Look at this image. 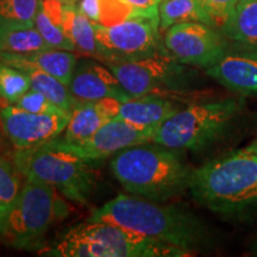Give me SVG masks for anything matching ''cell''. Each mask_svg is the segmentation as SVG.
Returning <instances> with one entry per match:
<instances>
[{
	"label": "cell",
	"mask_w": 257,
	"mask_h": 257,
	"mask_svg": "<svg viewBox=\"0 0 257 257\" xmlns=\"http://www.w3.org/2000/svg\"><path fill=\"white\" fill-rule=\"evenodd\" d=\"M110 168L128 193L157 202L179 197L189 189L193 173L173 149L149 143L114 154Z\"/></svg>",
	"instance_id": "obj_1"
},
{
	"label": "cell",
	"mask_w": 257,
	"mask_h": 257,
	"mask_svg": "<svg viewBox=\"0 0 257 257\" xmlns=\"http://www.w3.org/2000/svg\"><path fill=\"white\" fill-rule=\"evenodd\" d=\"M189 191L204 207L237 214L257 207V155L248 148L206 163L192 173Z\"/></svg>",
	"instance_id": "obj_2"
},
{
	"label": "cell",
	"mask_w": 257,
	"mask_h": 257,
	"mask_svg": "<svg viewBox=\"0 0 257 257\" xmlns=\"http://www.w3.org/2000/svg\"><path fill=\"white\" fill-rule=\"evenodd\" d=\"M88 221H105L126 227L159 242L191 252L204 237L201 224L192 214L162 206L144 198L119 194L98 208Z\"/></svg>",
	"instance_id": "obj_3"
},
{
	"label": "cell",
	"mask_w": 257,
	"mask_h": 257,
	"mask_svg": "<svg viewBox=\"0 0 257 257\" xmlns=\"http://www.w3.org/2000/svg\"><path fill=\"white\" fill-rule=\"evenodd\" d=\"M46 255L60 257L188 256L178 246L148 238L117 224L86 221L73 227Z\"/></svg>",
	"instance_id": "obj_4"
},
{
	"label": "cell",
	"mask_w": 257,
	"mask_h": 257,
	"mask_svg": "<svg viewBox=\"0 0 257 257\" xmlns=\"http://www.w3.org/2000/svg\"><path fill=\"white\" fill-rule=\"evenodd\" d=\"M67 214L57 189L40 180L27 179L6 214L0 230L5 245L22 250H41L48 231Z\"/></svg>",
	"instance_id": "obj_5"
},
{
	"label": "cell",
	"mask_w": 257,
	"mask_h": 257,
	"mask_svg": "<svg viewBox=\"0 0 257 257\" xmlns=\"http://www.w3.org/2000/svg\"><path fill=\"white\" fill-rule=\"evenodd\" d=\"M14 163L27 179L53 186L69 200L86 204L95 186L93 163L48 142L43 146L17 149Z\"/></svg>",
	"instance_id": "obj_6"
},
{
	"label": "cell",
	"mask_w": 257,
	"mask_h": 257,
	"mask_svg": "<svg viewBox=\"0 0 257 257\" xmlns=\"http://www.w3.org/2000/svg\"><path fill=\"white\" fill-rule=\"evenodd\" d=\"M239 110L236 99L191 104L157 128L153 143L173 150H199L216 141Z\"/></svg>",
	"instance_id": "obj_7"
},
{
	"label": "cell",
	"mask_w": 257,
	"mask_h": 257,
	"mask_svg": "<svg viewBox=\"0 0 257 257\" xmlns=\"http://www.w3.org/2000/svg\"><path fill=\"white\" fill-rule=\"evenodd\" d=\"M123 88L131 96L146 94L162 95L180 101L186 91L182 89L187 69L168 51L121 62H104Z\"/></svg>",
	"instance_id": "obj_8"
},
{
	"label": "cell",
	"mask_w": 257,
	"mask_h": 257,
	"mask_svg": "<svg viewBox=\"0 0 257 257\" xmlns=\"http://www.w3.org/2000/svg\"><path fill=\"white\" fill-rule=\"evenodd\" d=\"M95 38L102 62H121L166 53L160 19L138 16L112 27L94 23Z\"/></svg>",
	"instance_id": "obj_9"
},
{
	"label": "cell",
	"mask_w": 257,
	"mask_h": 257,
	"mask_svg": "<svg viewBox=\"0 0 257 257\" xmlns=\"http://www.w3.org/2000/svg\"><path fill=\"white\" fill-rule=\"evenodd\" d=\"M163 43L178 62L210 68L226 54V42L212 25L200 22L175 24L165 31Z\"/></svg>",
	"instance_id": "obj_10"
},
{
	"label": "cell",
	"mask_w": 257,
	"mask_h": 257,
	"mask_svg": "<svg viewBox=\"0 0 257 257\" xmlns=\"http://www.w3.org/2000/svg\"><path fill=\"white\" fill-rule=\"evenodd\" d=\"M70 115L32 113L0 99V126L16 149L40 147L60 137Z\"/></svg>",
	"instance_id": "obj_11"
},
{
	"label": "cell",
	"mask_w": 257,
	"mask_h": 257,
	"mask_svg": "<svg viewBox=\"0 0 257 257\" xmlns=\"http://www.w3.org/2000/svg\"><path fill=\"white\" fill-rule=\"evenodd\" d=\"M157 128H146L133 125L127 121L113 118L99 128L88 140L79 143H67L60 138L50 141L51 144L75 154L86 162L94 163L106 157L137 146L152 143Z\"/></svg>",
	"instance_id": "obj_12"
},
{
	"label": "cell",
	"mask_w": 257,
	"mask_h": 257,
	"mask_svg": "<svg viewBox=\"0 0 257 257\" xmlns=\"http://www.w3.org/2000/svg\"><path fill=\"white\" fill-rule=\"evenodd\" d=\"M69 91L76 101H99L104 99L125 101L133 98L123 88L113 72L106 64L104 66L92 57L78 60Z\"/></svg>",
	"instance_id": "obj_13"
},
{
	"label": "cell",
	"mask_w": 257,
	"mask_h": 257,
	"mask_svg": "<svg viewBox=\"0 0 257 257\" xmlns=\"http://www.w3.org/2000/svg\"><path fill=\"white\" fill-rule=\"evenodd\" d=\"M232 51L206 69L208 76L242 95H257V49Z\"/></svg>",
	"instance_id": "obj_14"
},
{
	"label": "cell",
	"mask_w": 257,
	"mask_h": 257,
	"mask_svg": "<svg viewBox=\"0 0 257 257\" xmlns=\"http://www.w3.org/2000/svg\"><path fill=\"white\" fill-rule=\"evenodd\" d=\"M120 102L117 99L99 101H76L61 141L79 143L88 140L108 120L117 117Z\"/></svg>",
	"instance_id": "obj_15"
},
{
	"label": "cell",
	"mask_w": 257,
	"mask_h": 257,
	"mask_svg": "<svg viewBox=\"0 0 257 257\" xmlns=\"http://www.w3.org/2000/svg\"><path fill=\"white\" fill-rule=\"evenodd\" d=\"M180 108L179 101L162 95L133 96L120 102L118 119L146 128H159Z\"/></svg>",
	"instance_id": "obj_16"
},
{
	"label": "cell",
	"mask_w": 257,
	"mask_h": 257,
	"mask_svg": "<svg viewBox=\"0 0 257 257\" xmlns=\"http://www.w3.org/2000/svg\"><path fill=\"white\" fill-rule=\"evenodd\" d=\"M78 55L74 51L47 49L32 54H9L0 51V61L11 64L16 68L30 67L55 76L69 87L74 68L78 63Z\"/></svg>",
	"instance_id": "obj_17"
},
{
	"label": "cell",
	"mask_w": 257,
	"mask_h": 257,
	"mask_svg": "<svg viewBox=\"0 0 257 257\" xmlns=\"http://www.w3.org/2000/svg\"><path fill=\"white\" fill-rule=\"evenodd\" d=\"M64 4L59 0H41L35 17V28L53 49L75 51L64 30Z\"/></svg>",
	"instance_id": "obj_18"
},
{
	"label": "cell",
	"mask_w": 257,
	"mask_h": 257,
	"mask_svg": "<svg viewBox=\"0 0 257 257\" xmlns=\"http://www.w3.org/2000/svg\"><path fill=\"white\" fill-rule=\"evenodd\" d=\"M64 30L73 42L75 50L83 55L100 61L95 38L94 23L80 11L78 5L63 6Z\"/></svg>",
	"instance_id": "obj_19"
},
{
	"label": "cell",
	"mask_w": 257,
	"mask_h": 257,
	"mask_svg": "<svg viewBox=\"0 0 257 257\" xmlns=\"http://www.w3.org/2000/svg\"><path fill=\"white\" fill-rule=\"evenodd\" d=\"M223 31L232 40L257 49V0H240Z\"/></svg>",
	"instance_id": "obj_20"
},
{
	"label": "cell",
	"mask_w": 257,
	"mask_h": 257,
	"mask_svg": "<svg viewBox=\"0 0 257 257\" xmlns=\"http://www.w3.org/2000/svg\"><path fill=\"white\" fill-rule=\"evenodd\" d=\"M159 16L161 32L175 24L187 22H200L214 27L210 16L197 0H161Z\"/></svg>",
	"instance_id": "obj_21"
},
{
	"label": "cell",
	"mask_w": 257,
	"mask_h": 257,
	"mask_svg": "<svg viewBox=\"0 0 257 257\" xmlns=\"http://www.w3.org/2000/svg\"><path fill=\"white\" fill-rule=\"evenodd\" d=\"M53 49L44 41L36 28L11 27L0 28V51L9 54H32Z\"/></svg>",
	"instance_id": "obj_22"
},
{
	"label": "cell",
	"mask_w": 257,
	"mask_h": 257,
	"mask_svg": "<svg viewBox=\"0 0 257 257\" xmlns=\"http://www.w3.org/2000/svg\"><path fill=\"white\" fill-rule=\"evenodd\" d=\"M19 69L23 70L29 76L31 88L37 89L42 94L46 95L61 111L72 114L76 100L70 93L68 86L61 82L55 76L46 72H42V70L30 68V67Z\"/></svg>",
	"instance_id": "obj_23"
},
{
	"label": "cell",
	"mask_w": 257,
	"mask_h": 257,
	"mask_svg": "<svg viewBox=\"0 0 257 257\" xmlns=\"http://www.w3.org/2000/svg\"><path fill=\"white\" fill-rule=\"evenodd\" d=\"M41 0H0V28L34 27Z\"/></svg>",
	"instance_id": "obj_24"
},
{
	"label": "cell",
	"mask_w": 257,
	"mask_h": 257,
	"mask_svg": "<svg viewBox=\"0 0 257 257\" xmlns=\"http://www.w3.org/2000/svg\"><path fill=\"white\" fill-rule=\"evenodd\" d=\"M30 88V80L23 70L0 61V99L15 104Z\"/></svg>",
	"instance_id": "obj_25"
},
{
	"label": "cell",
	"mask_w": 257,
	"mask_h": 257,
	"mask_svg": "<svg viewBox=\"0 0 257 257\" xmlns=\"http://www.w3.org/2000/svg\"><path fill=\"white\" fill-rule=\"evenodd\" d=\"M21 172L14 163L0 156V206L10 210L23 186Z\"/></svg>",
	"instance_id": "obj_26"
},
{
	"label": "cell",
	"mask_w": 257,
	"mask_h": 257,
	"mask_svg": "<svg viewBox=\"0 0 257 257\" xmlns=\"http://www.w3.org/2000/svg\"><path fill=\"white\" fill-rule=\"evenodd\" d=\"M138 16L142 15L138 14L126 0H99L98 24L102 27H112Z\"/></svg>",
	"instance_id": "obj_27"
},
{
	"label": "cell",
	"mask_w": 257,
	"mask_h": 257,
	"mask_svg": "<svg viewBox=\"0 0 257 257\" xmlns=\"http://www.w3.org/2000/svg\"><path fill=\"white\" fill-rule=\"evenodd\" d=\"M210 16L214 28L224 30L240 0H197Z\"/></svg>",
	"instance_id": "obj_28"
},
{
	"label": "cell",
	"mask_w": 257,
	"mask_h": 257,
	"mask_svg": "<svg viewBox=\"0 0 257 257\" xmlns=\"http://www.w3.org/2000/svg\"><path fill=\"white\" fill-rule=\"evenodd\" d=\"M15 105L22 110L32 112V113H66L61 111L55 104H53L46 95L34 88H30L27 93H24L15 102Z\"/></svg>",
	"instance_id": "obj_29"
},
{
	"label": "cell",
	"mask_w": 257,
	"mask_h": 257,
	"mask_svg": "<svg viewBox=\"0 0 257 257\" xmlns=\"http://www.w3.org/2000/svg\"><path fill=\"white\" fill-rule=\"evenodd\" d=\"M138 14L150 18H159V5L161 0H126Z\"/></svg>",
	"instance_id": "obj_30"
},
{
	"label": "cell",
	"mask_w": 257,
	"mask_h": 257,
	"mask_svg": "<svg viewBox=\"0 0 257 257\" xmlns=\"http://www.w3.org/2000/svg\"><path fill=\"white\" fill-rule=\"evenodd\" d=\"M80 11L88 17L93 23L99 22V0H79L76 3Z\"/></svg>",
	"instance_id": "obj_31"
},
{
	"label": "cell",
	"mask_w": 257,
	"mask_h": 257,
	"mask_svg": "<svg viewBox=\"0 0 257 257\" xmlns=\"http://www.w3.org/2000/svg\"><path fill=\"white\" fill-rule=\"evenodd\" d=\"M8 212L9 210H6V208L0 206V230H2L3 225H4V220H5L6 214H8Z\"/></svg>",
	"instance_id": "obj_32"
},
{
	"label": "cell",
	"mask_w": 257,
	"mask_h": 257,
	"mask_svg": "<svg viewBox=\"0 0 257 257\" xmlns=\"http://www.w3.org/2000/svg\"><path fill=\"white\" fill-rule=\"evenodd\" d=\"M248 149L250 150V152H252L253 154H256L257 155V140L252 144H250V146L248 147Z\"/></svg>",
	"instance_id": "obj_33"
},
{
	"label": "cell",
	"mask_w": 257,
	"mask_h": 257,
	"mask_svg": "<svg viewBox=\"0 0 257 257\" xmlns=\"http://www.w3.org/2000/svg\"><path fill=\"white\" fill-rule=\"evenodd\" d=\"M59 2L62 3V4H66V5H74V4H76L79 0H59Z\"/></svg>",
	"instance_id": "obj_34"
}]
</instances>
